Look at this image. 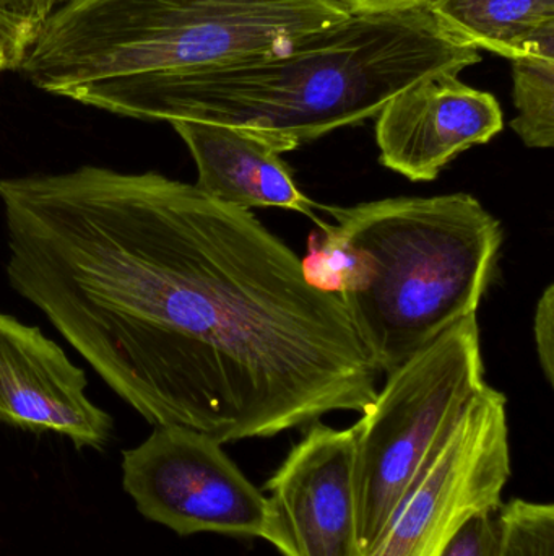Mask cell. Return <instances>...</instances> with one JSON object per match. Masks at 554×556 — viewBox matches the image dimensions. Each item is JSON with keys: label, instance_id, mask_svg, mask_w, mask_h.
<instances>
[{"label": "cell", "instance_id": "3957f363", "mask_svg": "<svg viewBox=\"0 0 554 556\" xmlns=\"http://www.w3.org/2000/svg\"><path fill=\"white\" fill-rule=\"evenodd\" d=\"M481 62L425 3L350 13L282 54L210 68L185 81L155 121L220 124L269 137L283 152L376 117L387 101L442 72Z\"/></svg>", "mask_w": 554, "mask_h": 556}, {"label": "cell", "instance_id": "5bb4252c", "mask_svg": "<svg viewBox=\"0 0 554 556\" xmlns=\"http://www.w3.org/2000/svg\"><path fill=\"white\" fill-rule=\"evenodd\" d=\"M501 529L500 556H554V506L552 503L514 498L498 511Z\"/></svg>", "mask_w": 554, "mask_h": 556}, {"label": "cell", "instance_id": "52a82bcc", "mask_svg": "<svg viewBox=\"0 0 554 556\" xmlns=\"http://www.w3.org/2000/svg\"><path fill=\"white\" fill-rule=\"evenodd\" d=\"M221 446L197 431L155 427L142 444L124 451V490L140 515L178 535L263 539L267 496Z\"/></svg>", "mask_w": 554, "mask_h": 556}, {"label": "cell", "instance_id": "277c9868", "mask_svg": "<svg viewBox=\"0 0 554 556\" xmlns=\"http://www.w3.org/2000/svg\"><path fill=\"white\" fill-rule=\"evenodd\" d=\"M321 208L353 251L357 270L340 298L379 371L392 375L477 314L504 238L477 198L455 192Z\"/></svg>", "mask_w": 554, "mask_h": 556}, {"label": "cell", "instance_id": "30bf717a", "mask_svg": "<svg viewBox=\"0 0 554 556\" xmlns=\"http://www.w3.org/2000/svg\"><path fill=\"white\" fill-rule=\"evenodd\" d=\"M87 375L36 327L0 313V424L103 450L113 418L87 397Z\"/></svg>", "mask_w": 554, "mask_h": 556}, {"label": "cell", "instance_id": "8992f818", "mask_svg": "<svg viewBox=\"0 0 554 556\" xmlns=\"http://www.w3.org/2000/svg\"><path fill=\"white\" fill-rule=\"evenodd\" d=\"M510 479L506 395L487 384L429 454L368 556H441L472 516L500 511Z\"/></svg>", "mask_w": 554, "mask_h": 556}, {"label": "cell", "instance_id": "d6986e66", "mask_svg": "<svg viewBox=\"0 0 554 556\" xmlns=\"http://www.w3.org/2000/svg\"><path fill=\"white\" fill-rule=\"evenodd\" d=\"M350 13L374 12V10L399 9V7L420 5L428 0H337Z\"/></svg>", "mask_w": 554, "mask_h": 556}, {"label": "cell", "instance_id": "ac0fdd59", "mask_svg": "<svg viewBox=\"0 0 554 556\" xmlns=\"http://www.w3.org/2000/svg\"><path fill=\"white\" fill-rule=\"evenodd\" d=\"M31 35L0 15V71L18 67Z\"/></svg>", "mask_w": 554, "mask_h": 556}, {"label": "cell", "instance_id": "5b68a950", "mask_svg": "<svg viewBox=\"0 0 554 556\" xmlns=\"http://www.w3.org/2000/svg\"><path fill=\"white\" fill-rule=\"evenodd\" d=\"M485 386L477 314L387 376L353 425L361 555L374 551L429 454Z\"/></svg>", "mask_w": 554, "mask_h": 556}, {"label": "cell", "instance_id": "8fae6325", "mask_svg": "<svg viewBox=\"0 0 554 556\" xmlns=\"http://www.w3.org/2000/svg\"><path fill=\"white\" fill-rule=\"evenodd\" d=\"M197 166V188L210 198L249 211L279 207L298 212L315 227L321 208L306 198L283 160V150L269 137L240 127L178 121L171 123Z\"/></svg>", "mask_w": 554, "mask_h": 556}, {"label": "cell", "instance_id": "7a4b0ae2", "mask_svg": "<svg viewBox=\"0 0 554 556\" xmlns=\"http://www.w3.org/2000/svg\"><path fill=\"white\" fill-rule=\"evenodd\" d=\"M348 15L337 0H62L16 68L46 93L155 121L191 78L282 54Z\"/></svg>", "mask_w": 554, "mask_h": 556}, {"label": "cell", "instance_id": "6da1fadb", "mask_svg": "<svg viewBox=\"0 0 554 556\" xmlns=\"http://www.w3.org/2000/svg\"><path fill=\"white\" fill-rule=\"evenodd\" d=\"M0 202L13 290L149 424L227 444L376 399L342 298L249 211L91 165L2 179Z\"/></svg>", "mask_w": 554, "mask_h": 556}, {"label": "cell", "instance_id": "2e32d148", "mask_svg": "<svg viewBox=\"0 0 554 556\" xmlns=\"http://www.w3.org/2000/svg\"><path fill=\"white\" fill-rule=\"evenodd\" d=\"M533 336H536L537 353L540 366L546 381H554V287L550 285L543 291L537 304L536 319H533Z\"/></svg>", "mask_w": 554, "mask_h": 556}, {"label": "cell", "instance_id": "4fadbf2b", "mask_svg": "<svg viewBox=\"0 0 554 556\" xmlns=\"http://www.w3.org/2000/svg\"><path fill=\"white\" fill-rule=\"evenodd\" d=\"M514 132L529 149L554 146V58L526 55L514 59Z\"/></svg>", "mask_w": 554, "mask_h": 556}, {"label": "cell", "instance_id": "e0dca14e", "mask_svg": "<svg viewBox=\"0 0 554 556\" xmlns=\"http://www.w3.org/2000/svg\"><path fill=\"white\" fill-rule=\"evenodd\" d=\"M62 0H0V15L33 35Z\"/></svg>", "mask_w": 554, "mask_h": 556}, {"label": "cell", "instance_id": "7c38bea8", "mask_svg": "<svg viewBox=\"0 0 554 556\" xmlns=\"http://www.w3.org/2000/svg\"><path fill=\"white\" fill-rule=\"evenodd\" d=\"M426 9L462 41L503 58H554V0H428Z\"/></svg>", "mask_w": 554, "mask_h": 556}, {"label": "cell", "instance_id": "9a60e30c", "mask_svg": "<svg viewBox=\"0 0 554 556\" xmlns=\"http://www.w3.org/2000/svg\"><path fill=\"white\" fill-rule=\"evenodd\" d=\"M501 529L498 513L472 516L449 542L441 556H500Z\"/></svg>", "mask_w": 554, "mask_h": 556}, {"label": "cell", "instance_id": "ba28073f", "mask_svg": "<svg viewBox=\"0 0 554 556\" xmlns=\"http://www.w3.org/2000/svg\"><path fill=\"white\" fill-rule=\"evenodd\" d=\"M263 541L283 556H363L358 539L355 431L309 430L263 486Z\"/></svg>", "mask_w": 554, "mask_h": 556}, {"label": "cell", "instance_id": "9c48e42d", "mask_svg": "<svg viewBox=\"0 0 554 556\" xmlns=\"http://www.w3.org/2000/svg\"><path fill=\"white\" fill-rule=\"evenodd\" d=\"M503 127L494 94L442 72L400 91L377 114L379 162L410 181H433L455 156L490 142Z\"/></svg>", "mask_w": 554, "mask_h": 556}]
</instances>
